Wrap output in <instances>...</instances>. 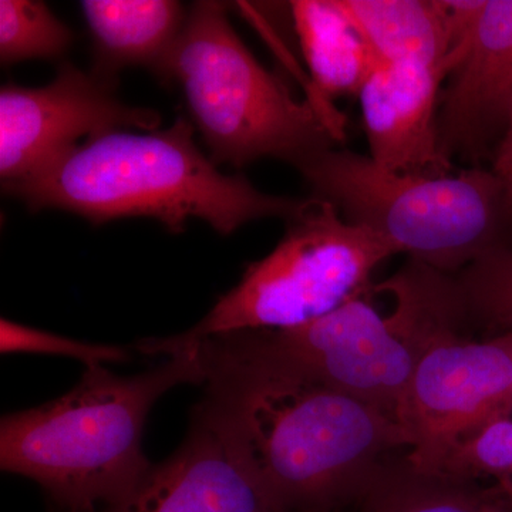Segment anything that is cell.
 I'll use <instances>...</instances> for the list:
<instances>
[{"instance_id":"ba28073f","label":"cell","mask_w":512,"mask_h":512,"mask_svg":"<svg viewBox=\"0 0 512 512\" xmlns=\"http://www.w3.org/2000/svg\"><path fill=\"white\" fill-rule=\"evenodd\" d=\"M512 417V333L451 335L421 357L397 412L407 456L440 473L448 458L497 421Z\"/></svg>"},{"instance_id":"9c48e42d","label":"cell","mask_w":512,"mask_h":512,"mask_svg":"<svg viewBox=\"0 0 512 512\" xmlns=\"http://www.w3.org/2000/svg\"><path fill=\"white\" fill-rule=\"evenodd\" d=\"M116 80L63 63L43 87L5 84L0 89V178L19 183L76 146L80 137L113 130L156 131L157 111L124 104Z\"/></svg>"},{"instance_id":"5bb4252c","label":"cell","mask_w":512,"mask_h":512,"mask_svg":"<svg viewBox=\"0 0 512 512\" xmlns=\"http://www.w3.org/2000/svg\"><path fill=\"white\" fill-rule=\"evenodd\" d=\"M82 9L96 53L93 73L110 80L127 66L156 73L187 16L171 0H86Z\"/></svg>"},{"instance_id":"7402d4cb","label":"cell","mask_w":512,"mask_h":512,"mask_svg":"<svg viewBox=\"0 0 512 512\" xmlns=\"http://www.w3.org/2000/svg\"><path fill=\"white\" fill-rule=\"evenodd\" d=\"M503 181L505 185V198H507L508 208H510L512 215V173L503 178Z\"/></svg>"},{"instance_id":"277c9868","label":"cell","mask_w":512,"mask_h":512,"mask_svg":"<svg viewBox=\"0 0 512 512\" xmlns=\"http://www.w3.org/2000/svg\"><path fill=\"white\" fill-rule=\"evenodd\" d=\"M156 74L180 84L214 164L276 158L298 170L342 141L343 117L326 100H296L244 45L222 3L191 6Z\"/></svg>"},{"instance_id":"2e32d148","label":"cell","mask_w":512,"mask_h":512,"mask_svg":"<svg viewBox=\"0 0 512 512\" xmlns=\"http://www.w3.org/2000/svg\"><path fill=\"white\" fill-rule=\"evenodd\" d=\"M291 9L320 99L359 96L379 63L339 0H296Z\"/></svg>"},{"instance_id":"30bf717a","label":"cell","mask_w":512,"mask_h":512,"mask_svg":"<svg viewBox=\"0 0 512 512\" xmlns=\"http://www.w3.org/2000/svg\"><path fill=\"white\" fill-rule=\"evenodd\" d=\"M454 46L440 97L450 160L495 153L512 110V0H453Z\"/></svg>"},{"instance_id":"3957f363","label":"cell","mask_w":512,"mask_h":512,"mask_svg":"<svg viewBox=\"0 0 512 512\" xmlns=\"http://www.w3.org/2000/svg\"><path fill=\"white\" fill-rule=\"evenodd\" d=\"M191 348L136 376L87 366L59 399L0 421L2 471L30 478L57 512H99L119 503L153 463L143 450L154 404L180 384H202Z\"/></svg>"},{"instance_id":"603a6c76","label":"cell","mask_w":512,"mask_h":512,"mask_svg":"<svg viewBox=\"0 0 512 512\" xmlns=\"http://www.w3.org/2000/svg\"><path fill=\"white\" fill-rule=\"evenodd\" d=\"M507 512H512V501H511V505H510V507H508Z\"/></svg>"},{"instance_id":"6da1fadb","label":"cell","mask_w":512,"mask_h":512,"mask_svg":"<svg viewBox=\"0 0 512 512\" xmlns=\"http://www.w3.org/2000/svg\"><path fill=\"white\" fill-rule=\"evenodd\" d=\"M205 387L202 404L242 447L284 512H340L379 464L407 451L389 413L316 382L258 330L192 342Z\"/></svg>"},{"instance_id":"ffe728a7","label":"cell","mask_w":512,"mask_h":512,"mask_svg":"<svg viewBox=\"0 0 512 512\" xmlns=\"http://www.w3.org/2000/svg\"><path fill=\"white\" fill-rule=\"evenodd\" d=\"M0 352L72 357L86 367L128 362L133 357L130 350L120 346L82 342L5 318L0 320Z\"/></svg>"},{"instance_id":"4fadbf2b","label":"cell","mask_w":512,"mask_h":512,"mask_svg":"<svg viewBox=\"0 0 512 512\" xmlns=\"http://www.w3.org/2000/svg\"><path fill=\"white\" fill-rule=\"evenodd\" d=\"M510 505L498 485L421 470L402 451L379 464L343 508L352 512H507Z\"/></svg>"},{"instance_id":"d6986e66","label":"cell","mask_w":512,"mask_h":512,"mask_svg":"<svg viewBox=\"0 0 512 512\" xmlns=\"http://www.w3.org/2000/svg\"><path fill=\"white\" fill-rule=\"evenodd\" d=\"M441 473L493 483L512 501V417L491 424L454 451Z\"/></svg>"},{"instance_id":"7a4b0ae2","label":"cell","mask_w":512,"mask_h":512,"mask_svg":"<svg viewBox=\"0 0 512 512\" xmlns=\"http://www.w3.org/2000/svg\"><path fill=\"white\" fill-rule=\"evenodd\" d=\"M2 188L32 211L73 212L93 224L150 217L173 234L200 218L229 235L262 218L289 220L305 202L266 194L244 177L220 173L181 117L164 131L113 130L86 138Z\"/></svg>"},{"instance_id":"5b68a950","label":"cell","mask_w":512,"mask_h":512,"mask_svg":"<svg viewBox=\"0 0 512 512\" xmlns=\"http://www.w3.org/2000/svg\"><path fill=\"white\" fill-rule=\"evenodd\" d=\"M312 197L335 205L346 221L362 225L444 274H456L505 247L512 221L503 178L493 170L429 177L393 173L369 156L333 147L298 168Z\"/></svg>"},{"instance_id":"e0dca14e","label":"cell","mask_w":512,"mask_h":512,"mask_svg":"<svg viewBox=\"0 0 512 512\" xmlns=\"http://www.w3.org/2000/svg\"><path fill=\"white\" fill-rule=\"evenodd\" d=\"M448 282L467 336L491 339L512 333V245L448 274Z\"/></svg>"},{"instance_id":"8992f818","label":"cell","mask_w":512,"mask_h":512,"mask_svg":"<svg viewBox=\"0 0 512 512\" xmlns=\"http://www.w3.org/2000/svg\"><path fill=\"white\" fill-rule=\"evenodd\" d=\"M393 255L389 241L346 221L335 205L305 198L274 251L248 265L241 281L174 339L299 328L369 291L373 272Z\"/></svg>"},{"instance_id":"ac0fdd59","label":"cell","mask_w":512,"mask_h":512,"mask_svg":"<svg viewBox=\"0 0 512 512\" xmlns=\"http://www.w3.org/2000/svg\"><path fill=\"white\" fill-rule=\"evenodd\" d=\"M70 28L35 0L0 2V60L3 66L33 59H59L72 46Z\"/></svg>"},{"instance_id":"44dd1931","label":"cell","mask_w":512,"mask_h":512,"mask_svg":"<svg viewBox=\"0 0 512 512\" xmlns=\"http://www.w3.org/2000/svg\"><path fill=\"white\" fill-rule=\"evenodd\" d=\"M491 170L501 178H505L512 173V110L507 127H505L504 136L501 138L497 150H495Z\"/></svg>"},{"instance_id":"8fae6325","label":"cell","mask_w":512,"mask_h":512,"mask_svg":"<svg viewBox=\"0 0 512 512\" xmlns=\"http://www.w3.org/2000/svg\"><path fill=\"white\" fill-rule=\"evenodd\" d=\"M99 512H284L245 451L200 403L173 456Z\"/></svg>"},{"instance_id":"7c38bea8","label":"cell","mask_w":512,"mask_h":512,"mask_svg":"<svg viewBox=\"0 0 512 512\" xmlns=\"http://www.w3.org/2000/svg\"><path fill=\"white\" fill-rule=\"evenodd\" d=\"M446 76L414 63L375 67L359 93L370 158L393 173H454L440 143V97Z\"/></svg>"},{"instance_id":"9a60e30c","label":"cell","mask_w":512,"mask_h":512,"mask_svg":"<svg viewBox=\"0 0 512 512\" xmlns=\"http://www.w3.org/2000/svg\"><path fill=\"white\" fill-rule=\"evenodd\" d=\"M377 63H414L447 77L453 25L446 0H339Z\"/></svg>"},{"instance_id":"52a82bcc","label":"cell","mask_w":512,"mask_h":512,"mask_svg":"<svg viewBox=\"0 0 512 512\" xmlns=\"http://www.w3.org/2000/svg\"><path fill=\"white\" fill-rule=\"evenodd\" d=\"M365 295L299 328L258 332L306 376L397 420L421 357L447 335L406 292H389L394 309L387 316Z\"/></svg>"}]
</instances>
